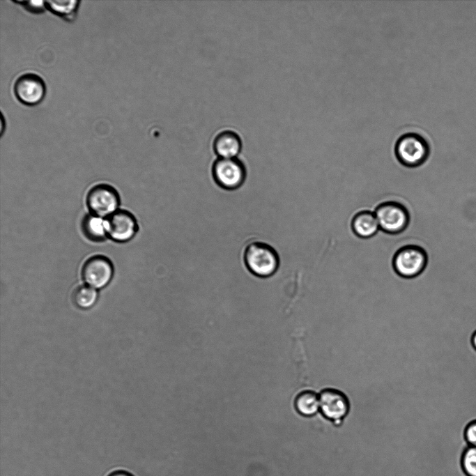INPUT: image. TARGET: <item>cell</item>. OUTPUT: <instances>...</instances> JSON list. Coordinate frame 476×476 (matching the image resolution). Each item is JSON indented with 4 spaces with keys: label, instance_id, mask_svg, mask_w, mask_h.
Wrapping results in <instances>:
<instances>
[{
    "label": "cell",
    "instance_id": "5bb4252c",
    "mask_svg": "<svg viewBox=\"0 0 476 476\" xmlns=\"http://www.w3.org/2000/svg\"><path fill=\"white\" fill-rule=\"evenodd\" d=\"M294 407L304 417H312L319 410L318 395L312 390H304L295 398Z\"/></svg>",
    "mask_w": 476,
    "mask_h": 476
},
{
    "label": "cell",
    "instance_id": "ffe728a7",
    "mask_svg": "<svg viewBox=\"0 0 476 476\" xmlns=\"http://www.w3.org/2000/svg\"><path fill=\"white\" fill-rule=\"evenodd\" d=\"M108 476H133L132 474L129 473L125 470H116L108 475Z\"/></svg>",
    "mask_w": 476,
    "mask_h": 476
},
{
    "label": "cell",
    "instance_id": "4fadbf2b",
    "mask_svg": "<svg viewBox=\"0 0 476 476\" xmlns=\"http://www.w3.org/2000/svg\"><path fill=\"white\" fill-rule=\"evenodd\" d=\"M81 227L84 235L91 241L101 242L107 236L105 219L93 214L86 215Z\"/></svg>",
    "mask_w": 476,
    "mask_h": 476
},
{
    "label": "cell",
    "instance_id": "6da1fadb",
    "mask_svg": "<svg viewBox=\"0 0 476 476\" xmlns=\"http://www.w3.org/2000/svg\"><path fill=\"white\" fill-rule=\"evenodd\" d=\"M244 261L251 273L263 278L275 273L279 265V256L275 249L261 242H254L247 246Z\"/></svg>",
    "mask_w": 476,
    "mask_h": 476
},
{
    "label": "cell",
    "instance_id": "2e32d148",
    "mask_svg": "<svg viewBox=\"0 0 476 476\" xmlns=\"http://www.w3.org/2000/svg\"><path fill=\"white\" fill-rule=\"evenodd\" d=\"M72 298L74 304L77 307L82 309H88L95 303L98 298V292L95 289L89 285H82L75 289Z\"/></svg>",
    "mask_w": 476,
    "mask_h": 476
},
{
    "label": "cell",
    "instance_id": "7a4b0ae2",
    "mask_svg": "<svg viewBox=\"0 0 476 476\" xmlns=\"http://www.w3.org/2000/svg\"><path fill=\"white\" fill-rule=\"evenodd\" d=\"M394 153L400 164L408 168H415L426 162L430 147L420 134L408 132L400 136L396 141Z\"/></svg>",
    "mask_w": 476,
    "mask_h": 476
},
{
    "label": "cell",
    "instance_id": "ba28073f",
    "mask_svg": "<svg viewBox=\"0 0 476 476\" xmlns=\"http://www.w3.org/2000/svg\"><path fill=\"white\" fill-rule=\"evenodd\" d=\"M14 93L23 105L36 106L44 99L46 86L37 74L28 72L19 76L14 84Z\"/></svg>",
    "mask_w": 476,
    "mask_h": 476
},
{
    "label": "cell",
    "instance_id": "9a60e30c",
    "mask_svg": "<svg viewBox=\"0 0 476 476\" xmlns=\"http://www.w3.org/2000/svg\"><path fill=\"white\" fill-rule=\"evenodd\" d=\"M80 1H45V8L66 21H73L76 17Z\"/></svg>",
    "mask_w": 476,
    "mask_h": 476
},
{
    "label": "cell",
    "instance_id": "52a82bcc",
    "mask_svg": "<svg viewBox=\"0 0 476 476\" xmlns=\"http://www.w3.org/2000/svg\"><path fill=\"white\" fill-rule=\"evenodd\" d=\"M319 411L335 426L341 425L350 410L346 395L335 388H325L318 395Z\"/></svg>",
    "mask_w": 476,
    "mask_h": 476
},
{
    "label": "cell",
    "instance_id": "5b68a950",
    "mask_svg": "<svg viewBox=\"0 0 476 476\" xmlns=\"http://www.w3.org/2000/svg\"><path fill=\"white\" fill-rule=\"evenodd\" d=\"M212 175L216 184L227 190L239 188L245 182L246 169L237 158H217L213 164Z\"/></svg>",
    "mask_w": 476,
    "mask_h": 476
},
{
    "label": "cell",
    "instance_id": "7c38bea8",
    "mask_svg": "<svg viewBox=\"0 0 476 476\" xmlns=\"http://www.w3.org/2000/svg\"><path fill=\"white\" fill-rule=\"evenodd\" d=\"M351 229L360 238H369L376 234L379 225L374 212L362 210L356 213L351 221Z\"/></svg>",
    "mask_w": 476,
    "mask_h": 476
},
{
    "label": "cell",
    "instance_id": "e0dca14e",
    "mask_svg": "<svg viewBox=\"0 0 476 476\" xmlns=\"http://www.w3.org/2000/svg\"><path fill=\"white\" fill-rule=\"evenodd\" d=\"M461 465L466 476H476V447H466L461 455Z\"/></svg>",
    "mask_w": 476,
    "mask_h": 476
},
{
    "label": "cell",
    "instance_id": "277c9868",
    "mask_svg": "<svg viewBox=\"0 0 476 476\" xmlns=\"http://www.w3.org/2000/svg\"><path fill=\"white\" fill-rule=\"evenodd\" d=\"M374 213L379 229L387 234L401 233L409 224V212L406 206L399 202H383L376 206Z\"/></svg>",
    "mask_w": 476,
    "mask_h": 476
},
{
    "label": "cell",
    "instance_id": "30bf717a",
    "mask_svg": "<svg viewBox=\"0 0 476 476\" xmlns=\"http://www.w3.org/2000/svg\"><path fill=\"white\" fill-rule=\"evenodd\" d=\"M105 219L107 237L114 241L128 242L138 231L137 220L129 211L118 209Z\"/></svg>",
    "mask_w": 476,
    "mask_h": 476
},
{
    "label": "cell",
    "instance_id": "d6986e66",
    "mask_svg": "<svg viewBox=\"0 0 476 476\" xmlns=\"http://www.w3.org/2000/svg\"><path fill=\"white\" fill-rule=\"evenodd\" d=\"M22 5L26 10L33 13H40L45 7L43 1H15Z\"/></svg>",
    "mask_w": 476,
    "mask_h": 476
},
{
    "label": "cell",
    "instance_id": "9c48e42d",
    "mask_svg": "<svg viewBox=\"0 0 476 476\" xmlns=\"http://www.w3.org/2000/svg\"><path fill=\"white\" fill-rule=\"evenodd\" d=\"M114 266L107 257L95 255L89 258L82 268V277L86 285L94 289H102L111 281Z\"/></svg>",
    "mask_w": 476,
    "mask_h": 476
},
{
    "label": "cell",
    "instance_id": "7402d4cb",
    "mask_svg": "<svg viewBox=\"0 0 476 476\" xmlns=\"http://www.w3.org/2000/svg\"><path fill=\"white\" fill-rule=\"evenodd\" d=\"M1 134H3V125H4V118H3L2 114H1Z\"/></svg>",
    "mask_w": 476,
    "mask_h": 476
},
{
    "label": "cell",
    "instance_id": "8fae6325",
    "mask_svg": "<svg viewBox=\"0 0 476 476\" xmlns=\"http://www.w3.org/2000/svg\"><path fill=\"white\" fill-rule=\"evenodd\" d=\"M241 147L240 137L236 132L230 130L221 131L213 141V148L219 158H236Z\"/></svg>",
    "mask_w": 476,
    "mask_h": 476
},
{
    "label": "cell",
    "instance_id": "44dd1931",
    "mask_svg": "<svg viewBox=\"0 0 476 476\" xmlns=\"http://www.w3.org/2000/svg\"><path fill=\"white\" fill-rule=\"evenodd\" d=\"M471 344H472L473 348L476 350V330L474 332V333L472 335Z\"/></svg>",
    "mask_w": 476,
    "mask_h": 476
},
{
    "label": "cell",
    "instance_id": "ac0fdd59",
    "mask_svg": "<svg viewBox=\"0 0 476 476\" xmlns=\"http://www.w3.org/2000/svg\"><path fill=\"white\" fill-rule=\"evenodd\" d=\"M464 438L468 446L476 447V420L471 421L466 427Z\"/></svg>",
    "mask_w": 476,
    "mask_h": 476
},
{
    "label": "cell",
    "instance_id": "8992f818",
    "mask_svg": "<svg viewBox=\"0 0 476 476\" xmlns=\"http://www.w3.org/2000/svg\"><path fill=\"white\" fill-rule=\"evenodd\" d=\"M86 202L91 214L106 218L118 210L120 197L113 187L98 184L89 190Z\"/></svg>",
    "mask_w": 476,
    "mask_h": 476
},
{
    "label": "cell",
    "instance_id": "3957f363",
    "mask_svg": "<svg viewBox=\"0 0 476 476\" xmlns=\"http://www.w3.org/2000/svg\"><path fill=\"white\" fill-rule=\"evenodd\" d=\"M427 262V254L422 247L407 245L395 252L392 259V266L399 276L412 279L422 273Z\"/></svg>",
    "mask_w": 476,
    "mask_h": 476
}]
</instances>
